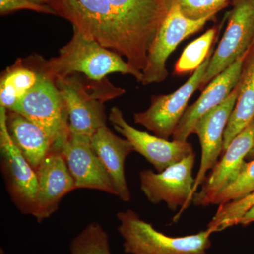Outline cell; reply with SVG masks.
<instances>
[{
  "label": "cell",
  "instance_id": "7402d4cb",
  "mask_svg": "<svg viewBox=\"0 0 254 254\" xmlns=\"http://www.w3.org/2000/svg\"><path fill=\"white\" fill-rule=\"evenodd\" d=\"M71 254H111L106 232L98 222H91L71 242Z\"/></svg>",
  "mask_w": 254,
  "mask_h": 254
},
{
  "label": "cell",
  "instance_id": "7c38bea8",
  "mask_svg": "<svg viewBox=\"0 0 254 254\" xmlns=\"http://www.w3.org/2000/svg\"><path fill=\"white\" fill-rule=\"evenodd\" d=\"M240 84L221 104L205 113L195 124L193 133L198 136L201 147L199 169L195 179L192 195L203 185L206 174L218 163L219 155L223 150L224 134L229 120L238 98Z\"/></svg>",
  "mask_w": 254,
  "mask_h": 254
},
{
  "label": "cell",
  "instance_id": "e0dca14e",
  "mask_svg": "<svg viewBox=\"0 0 254 254\" xmlns=\"http://www.w3.org/2000/svg\"><path fill=\"white\" fill-rule=\"evenodd\" d=\"M91 144L111 179L117 196L125 202L131 199V193L125 177V164L133 146L126 138L117 136L107 127H102L91 138Z\"/></svg>",
  "mask_w": 254,
  "mask_h": 254
},
{
  "label": "cell",
  "instance_id": "f1b7e54d",
  "mask_svg": "<svg viewBox=\"0 0 254 254\" xmlns=\"http://www.w3.org/2000/svg\"><path fill=\"white\" fill-rule=\"evenodd\" d=\"M30 1L38 4H47V3H48L49 0H30Z\"/></svg>",
  "mask_w": 254,
  "mask_h": 254
},
{
  "label": "cell",
  "instance_id": "277c9868",
  "mask_svg": "<svg viewBox=\"0 0 254 254\" xmlns=\"http://www.w3.org/2000/svg\"><path fill=\"white\" fill-rule=\"evenodd\" d=\"M117 218L127 254H207L211 245L210 237L213 232L209 228L196 235L173 237L155 230L131 209L119 212Z\"/></svg>",
  "mask_w": 254,
  "mask_h": 254
},
{
  "label": "cell",
  "instance_id": "ba28073f",
  "mask_svg": "<svg viewBox=\"0 0 254 254\" xmlns=\"http://www.w3.org/2000/svg\"><path fill=\"white\" fill-rule=\"evenodd\" d=\"M195 158V153H190L161 173H154L150 170L140 172L141 190L147 199L153 204L165 202L171 210L181 207L177 219L193 200Z\"/></svg>",
  "mask_w": 254,
  "mask_h": 254
},
{
  "label": "cell",
  "instance_id": "d4e9b609",
  "mask_svg": "<svg viewBox=\"0 0 254 254\" xmlns=\"http://www.w3.org/2000/svg\"><path fill=\"white\" fill-rule=\"evenodd\" d=\"M230 0H176L182 14L191 20L215 16Z\"/></svg>",
  "mask_w": 254,
  "mask_h": 254
},
{
  "label": "cell",
  "instance_id": "3957f363",
  "mask_svg": "<svg viewBox=\"0 0 254 254\" xmlns=\"http://www.w3.org/2000/svg\"><path fill=\"white\" fill-rule=\"evenodd\" d=\"M54 82L66 105L70 133L89 138L106 125L105 102L125 92L106 79L86 86L71 75Z\"/></svg>",
  "mask_w": 254,
  "mask_h": 254
},
{
  "label": "cell",
  "instance_id": "6da1fadb",
  "mask_svg": "<svg viewBox=\"0 0 254 254\" xmlns=\"http://www.w3.org/2000/svg\"><path fill=\"white\" fill-rule=\"evenodd\" d=\"M174 0H49L73 28L125 57L142 73L148 51Z\"/></svg>",
  "mask_w": 254,
  "mask_h": 254
},
{
  "label": "cell",
  "instance_id": "603a6c76",
  "mask_svg": "<svg viewBox=\"0 0 254 254\" xmlns=\"http://www.w3.org/2000/svg\"><path fill=\"white\" fill-rule=\"evenodd\" d=\"M254 205V190L241 199L220 205L216 213L208 224L213 232H220L237 225L244 214Z\"/></svg>",
  "mask_w": 254,
  "mask_h": 254
},
{
  "label": "cell",
  "instance_id": "52a82bcc",
  "mask_svg": "<svg viewBox=\"0 0 254 254\" xmlns=\"http://www.w3.org/2000/svg\"><path fill=\"white\" fill-rule=\"evenodd\" d=\"M254 42V0H233L228 23L216 51L210 59L199 88L212 80L245 54Z\"/></svg>",
  "mask_w": 254,
  "mask_h": 254
},
{
  "label": "cell",
  "instance_id": "ffe728a7",
  "mask_svg": "<svg viewBox=\"0 0 254 254\" xmlns=\"http://www.w3.org/2000/svg\"><path fill=\"white\" fill-rule=\"evenodd\" d=\"M39 73L23 66L8 69L1 78L0 85V106L13 111L26 93L36 85Z\"/></svg>",
  "mask_w": 254,
  "mask_h": 254
},
{
  "label": "cell",
  "instance_id": "44dd1931",
  "mask_svg": "<svg viewBox=\"0 0 254 254\" xmlns=\"http://www.w3.org/2000/svg\"><path fill=\"white\" fill-rule=\"evenodd\" d=\"M216 32L217 28H210L185 48L175 65L176 74L190 72L199 67L208 56Z\"/></svg>",
  "mask_w": 254,
  "mask_h": 254
},
{
  "label": "cell",
  "instance_id": "9a60e30c",
  "mask_svg": "<svg viewBox=\"0 0 254 254\" xmlns=\"http://www.w3.org/2000/svg\"><path fill=\"white\" fill-rule=\"evenodd\" d=\"M36 174L38 191L32 215L41 222L51 216L58 210L63 197L76 188L60 152H50L36 170Z\"/></svg>",
  "mask_w": 254,
  "mask_h": 254
},
{
  "label": "cell",
  "instance_id": "4316f807",
  "mask_svg": "<svg viewBox=\"0 0 254 254\" xmlns=\"http://www.w3.org/2000/svg\"><path fill=\"white\" fill-rule=\"evenodd\" d=\"M254 222V205L239 220L237 225H248Z\"/></svg>",
  "mask_w": 254,
  "mask_h": 254
},
{
  "label": "cell",
  "instance_id": "9c48e42d",
  "mask_svg": "<svg viewBox=\"0 0 254 254\" xmlns=\"http://www.w3.org/2000/svg\"><path fill=\"white\" fill-rule=\"evenodd\" d=\"M211 57L208 55L188 81L176 91L168 95L153 96L148 109L133 115L135 123L164 139L168 140L173 136L177 125L186 111L189 100L199 88Z\"/></svg>",
  "mask_w": 254,
  "mask_h": 254
},
{
  "label": "cell",
  "instance_id": "484cf974",
  "mask_svg": "<svg viewBox=\"0 0 254 254\" xmlns=\"http://www.w3.org/2000/svg\"><path fill=\"white\" fill-rule=\"evenodd\" d=\"M22 9L31 10L43 14L58 15L48 4H38L30 0H0V14L1 16Z\"/></svg>",
  "mask_w": 254,
  "mask_h": 254
},
{
  "label": "cell",
  "instance_id": "2e32d148",
  "mask_svg": "<svg viewBox=\"0 0 254 254\" xmlns=\"http://www.w3.org/2000/svg\"><path fill=\"white\" fill-rule=\"evenodd\" d=\"M250 48L231 66L212 80L199 98L187 108L174 131L173 140L187 141L189 137L193 134V128L199 119L227 99L240 82L244 63Z\"/></svg>",
  "mask_w": 254,
  "mask_h": 254
},
{
  "label": "cell",
  "instance_id": "5b68a950",
  "mask_svg": "<svg viewBox=\"0 0 254 254\" xmlns=\"http://www.w3.org/2000/svg\"><path fill=\"white\" fill-rule=\"evenodd\" d=\"M38 73L36 85L13 112L41 127L53 143V151L60 152L70 135L66 105L55 82Z\"/></svg>",
  "mask_w": 254,
  "mask_h": 254
},
{
  "label": "cell",
  "instance_id": "8fae6325",
  "mask_svg": "<svg viewBox=\"0 0 254 254\" xmlns=\"http://www.w3.org/2000/svg\"><path fill=\"white\" fill-rule=\"evenodd\" d=\"M109 120L114 128L131 143L134 151L153 165L157 173H161L193 153L192 145L189 142L169 141L136 129L127 123L123 112L118 107H113L110 110Z\"/></svg>",
  "mask_w": 254,
  "mask_h": 254
},
{
  "label": "cell",
  "instance_id": "30bf717a",
  "mask_svg": "<svg viewBox=\"0 0 254 254\" xmlns=\"http://www.w3.org/2000/svg\"><path fill=\"white\" fill-rule=\"evenodd\" d=\"M0 146L10 193L24 213L33 214L38 191L36 170L13 141L7 127V110L0 106Z\"/></svg>",
  "mask_w": 254,
  "mask_h": 254
},
{
  "label": "cell",
  "instance_id": "d6986e66",
  "mask_svg": "<svg viewBox=\"0 0 254 254\" xmlns=\"http://www.w3.org/2000/svg\"><path fill=\"white\" fill-rule=\"evenodd\" d=\"M239 84L238 98L224 134L222 151L254 120V42L244 63Z\"/></svg>",
  "mask_w": 254,
  "mask_h": 254
},
{
  "label": "cell",
  "instance_id": "83f0119b",
  "mask_svg": "<svg viewBox=\"0 0 254 254\" xmlns=\"http://www.w3.org/2000/svg\"><path fill=\"white\" fill-rule=\"evenodd\" d=\"M247 158L250 159V160H253V159H254V138L253 147H252V150H250V153H249L248 155H247Z\"/></svg>",
  "mask_w": 254,
  "mask_h": 254
},
{
  "label": "cell",
  "instance_id": "7a4b0ae2",
  "mask_svg": "<svg viewBox=\"0 0 254 254\" xmlns=\"http://www.w3.org/2000/svg\"><path fill=\"white\" fill-rule=\"evenodd\" d=\"M42 74L55 81L75 73L100 81L110 73H120L142 81L143 73L132 68L120 55L73 28L72 38L60 50L59 55L42 63Z\"/></svg>",
  "mask_w": 254,
  "mask_h": 254
},
{
  "label": "cell",
  "instance_id": "5bb4252c",
  "mask_svg": "<svg viewBox=\"0 0 254 254\" xmlns=\"http://www.w3.org/2000/svg\"><path fill=\"white\" fill-rule=\"evenodd\" d=\"M254 138V120L232 141L221 160L212 169L211 173L202 185L201 190L193 196L195 205H211L213 198L236 180L253 147Z\"/></svg>",
  "mask_w": 254,
  "mask_h": 254
},
{
  "label": "cell",
  "instance_id": "4fadbf2b",
  "mask_svg": "<svg viewBox=\"0 0 254 254\" xmlns=\"http://www.w3.org/2000/svg\"><path fill=\"white\" fill-rule=\"evenodd\" d=\"M60 153L65 159L76 189H89L117 195L111 179L93 151L91 138L70 133Z\"/></svg>",
  "mask_w": 254,
  "mask_h": 254
},
{
  "label": "cell",
  "instance_id": "ac0fdd59",
  "mask_svg": "<svg viewBox=\"0 0 254 254\" xmlns=\"http://www.w3.org/2000/svg\"><path fill=\"white\" fill-rule=\"evenodd\" d=\"M8 130L13 141L35 170L53 151V143L46 132L16 112L7 113Z\"/></svg>",
  "mask_w": 254,
  "mask_h": 254
},
{
  "label": "cell",
  "instance_id": "cb8c5ba5",
  "mask_svg": "<svg viewBox=\"0 0 254 254\" xmlns=\"http://www.w3.org/2000/svg\"><path fill=\"white\" fill-rule=\"evenodd\" d=\"M254 190V159L246 163L235 181L224 189L211 201V205H221L244 198Z\"/></svg>",
  "mask_w": 254,
  "mask_h": 254
},
{
  "label": "cell",
  "instance_id": "8992f818",
  "mask_svg": "<svg viewBox=\"0 0 254 254\" xmlns=\"http://www.w3.org/2000/svg\"><path fill=\"white\" fill-rule=\"evenodd\" d=\"M214 16L196 21L190 19L184 16L176 0H174L150 46L146 64L142 71V84L160 83L168 77L166 63L171 53L183 40L201 29Z\"/></svg>",
  "mask_w": 254,
  "mask_h": 254
}]
</instances>
